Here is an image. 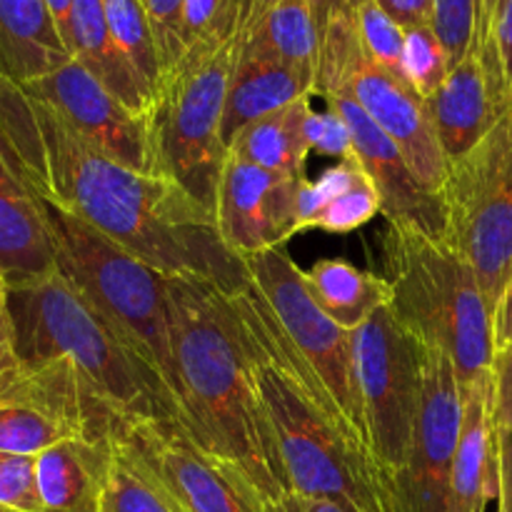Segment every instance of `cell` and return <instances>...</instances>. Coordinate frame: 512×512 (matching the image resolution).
Returning a JSON list of instances; mask_svg holds the SVG:
<instances>
[{"label": "cell", "instance_id": "1", "mask_svg": "<svg viewBox=\"0 0 512 512\" xmlns=\"http://www.w3.org/2000/svg\"><path fill=\"white\" fill-rule=\"evenodd\" d=\"M0 148L33 193L78 215L165 278H203L225 293L250 283L248 265L223 243L215 215L183 185L110 160L5 73Z\"/></svg>", "mask_w": 512, "mask_h": 512}, {"label": "cell", "instance_id": "2", "mask_svg": "<svg viewBox=\"0 0 512 512\" xmlns=\"http://www.w3.org/2000/svg\"><path fill=\"white\" fill-rule=\"evenodd\" d=\"M165 293L180 425L250 490L260 512H275L295 493L250 378L230 293L185 275L165 278Z\"/></svg>", "mask_w": 512, "mask_h": 512}, {"label": "cell", "instance_id": "3", "mask_svg": "<svg viewBox=\"0 0 512 512\" xmlns=\"http://www.w3.org/2000/svg\"><path fill=\"white\" fill-rule=\"evenodd\" d=\"M250 378L278 440L290 490L345 500L358 512H390L373 465L350 448L330 400L253 283L230 293Z\"/></svg>", "mask_w": 512, "mask_h": 512}, {"label": "cell", "instance_id": "4", "mask_svg": "<svg viewBox=\"0 0 512 512\" xmlns=\"http://www.w3.org/2000/svg\"><path fill=\"white\" fill-rule=\"evenodd\" d=\"M8 313L23 365L70 368L118 423H180L178 398L163 373L60 270L38 283L8 288Z\"/></svg>", "mask_w": 512, "mask_h": 512}, {"label": "cell", "instance_id": "5", "mask_svg": "<svg viewBox=\"0 0 512 512\" xmlns=\"http://www.w3.org/2000/svg\"><path fill=\"white\" fill-rule=\"evenodd\" d=\"M383 278L393 288L400 323L425 345L443 348L458 370L460 385L493 375V313L478 275L445 238L390 225L380 240Z\"/></svg>", "mask_w": 512, "mask_h": 512}, {"label": "cell", "instance_id": "6", "mask_svg": "<svg viewBox=\"0 0 512 512\" xmlns=\"http://www.w3.org/2000/svg\"><path fill=\"white\" fill-rule=\"evenodd\" d=\"M33 198L48 230L60 273L138 345L140 353L163 373L175 393L165 275L105 238L70 210L38 193H33Z\"/></svg>", "mask_w": 512, "mask_h": 512}, {"label": "cell", "instance_id": "7", "mask_svg": "<svg viewBox=\"0 0 512 512\" xmlns=\"http://www.w3.org/2000/svg\"><path fill=\"white\" fill-rule=\"evenodd\" d=\"M238 58V35L190 45L160 83L150 113L160 175L183 185L213 215L228 158L220 125Z\"/></svg>", "mask_w": 512, "mask_h": 512}, {"label": "cell", "instance_id": "8", "mask_svg": "<svg viewBox=\"0 0 512 512\" xmlns=\"http://www.w3.org/2000/svg\"><path fill=\"white\" fill-rule=\"evenodd\" d=\"M333 85H343L353 93L360 108L398 145L428 193H443L448 158L440 148L428 100L408 80L390 73L365 53L348 0L330 13L320 38L315 95Z\"/></svg>", "mask_w": 512, "mask_h": 512}, {"label": "cell", "instance_id": "9", "mask_svg": "<svg viewBox=\"0 0 512 512\" xmlns=\"http://www.w3.org/2000/svg\"><path fill=\"white\" fill-rule=\"evenodd\" d=\"M243 260L248 265L250 283L263 295L290 345L298 350L300 360L308 365L330 400L343 438L373 465L355 373L353 330L340 328L323 313L310 293L305 270L293 263L285 248H270Z\"/></svg>", "mask_w": 512, "mask_h": 512}, {"label": "cell", "instance_id": "10", "mask_svg": "<svg viewBox=\"0 0 512 512\" xmlns=\"http://www.w3.org/2000/svg\"><path fill=\"white\" fill-rule=\"evenodd\" d=\"M440 195L445 240L475 270L495 313L512 275V110L465 158L448 165Z\"/></svg>", "mask_w": 512, "mask_h": 512}, {"label": "cell", "instance_id": "11", "mask_svg": "<svg viewBox=\"0 0 512 512\" xmlns=\"http://www.w3.org/2000/svg\"><path fill=\"white\" fill-rule=\"evenodd\" d=\"M353 345L370 458L390 505V490L408 463L413 443L425 350L390 305L353 330Z\"/></svg>", "mask_w": 512, "mask_h": 512}, {"label": "cell", "instance_id": "12", "mask_svg": "<svg viewBox=\"0 0 512 512\" xmlns=\"http://www.w3.org/2000/svg\"><path fill=\"white\" fill-rule=\"evenodd\" d=\"M423 393L408 463L390 490V512H448L450 470L463 430V385L443 348L423 343Z\"/></svg>", "mask_w": 512, "mask_h": 512}, {"label": "cell", "instance_id": "13", "mask_svg": "<svg viewBox=\"0 0 512 512\" xmlns=\"http://www.w3.org/2000/svg\"><path fill=\"white\" fill-rule=\"evenodd\" d=\"M20 85L110 160L140 173L160 175L150 115L120 103L80 60L70 58L53 73Z\"/></svg>", "mask_w": 512, "mask_h": 512}, {"label": "cell", "instance_id": "14", "mask_svg": "<svg viewBox=\"0 0 512 512\" xmlns=\"http://www.w3.org/2000/svg\"><path fill=\"white\" fill-rule=\"evenodd\" d=\"M113 430L185 512H260L250 490L203 453L178 420H115Z\"/></svg>", "mask_w": 512, "mask_h": 512}, {"label": "cell", "instance_id": "15", "mask_svg": "<svg viewBox=\"0 0 512 512\" xmlns=\"http://www.w3.org/2000/svg\"><path fill=\"white\" fill-rule=\"evenodd\" d=\"M298 180L228 153L215 200V225L230 253L250 258L283 248L298 235Z\"/></svg>", "mask_w": 512, "mask_h": 512}, {"label": "cell", "instance_id": "16", "mask_svg": "<svg viewBox=\"0 0 512 512\" xmlns=\"http://www.w3.org/2000/svg\"><path fill=\"white\" fill-rule=\"evenodd\" d=\"M318 95L330 110H335L348 123L355 158L368 170L378 188L385 220L390 225L420 230L433 238H445L443 195L428 193L418 183L398 145L360 108L353 93L343 85H333V88H323Z\"/></svg>", "mask_w": 512, "mask_h": 512}, {"label": "cell", "instance_id": "17", "mask_svg": "<svg viewBox=\"0 0 512 512\" xmlns=\"http://www.w3.org/2000/svg\"><path fill=\"white\" fill-rule=\"evenodd\" d=\"M435 133L448 165L465 158L512 110L503 75L483 63L478 45L448 73L428 100Z\"/></svg>", "mask_w": 512, "mask_h": 512}, {"label": "cell", "instance_id": "18", "mask_svg": "<svg viewBox=\"0 0 512 512\" xmlns=\"http://www.w3.org/2000/svg\"><path fill=\"white\" fill-rule=\"evenodd\" d=\"M463 430L450 470L448 512H488L500 495L493 375L463 390Z\"/></svg>", "mask_w": 512, "mask_h": 512}, {"label": "cell", "instance_id": "19", "mask_svg": "<svg viewBox=\"0 0 512 512\" xmlns=\"http://www.w3.org/2000/svg\"><path fill=\"white\" fill-rule=\"evenodd\" d=\"M108 438H70L35 458L40 512H105Z\"/></svg>", "mask_w": 512, "mask_h": 512}, {"label": "cell", "instance_id": "20", "mask_svg": "<svg viewBox=\"0 0 512 512\" xmlns=\"http://www.w3.org/2000/svg\"><path fill=\"white\" fill-rule=\"evenodd\" d=\"M58 270L38 203L0 148V273L8 288L38 283Z\"/></svg>", "mask_w": 512, "mask_h": 512}, {"label": "cell", "instance_id": "21", "mask_svg": "<svg viewBox=\"0 0 512 512\" xmlns=\"http://www.w3.org/2000/svg\"><path fill=\"white\" fill-rule=\"evenodd\" d=\"M378 213L380 193L358 158L338 160L318 180H298V233H353Z\"/></svg>", "mask_w": 512, "mask_h": 512}, {"label": "cell", "instance_id": "22", "mask_svg": "<svg viewBox=\"0 0 512 512\" xmlns=\"http://www.w3.org/2000/svg\"><path fill=\"white\" fill-rule=\"evenodd\" d=\"M305 95H315V73H305L270 58L240 55L225 98L220 125L223 145L230 148L240 130L275 110L288 108Z\"/></svg>", "mask_w": 512, "mask_h": 512}, {"label": "cell", "instance_id": "23", "mask_svg": "<svg viewBox=\"0 0 512 512\" xmlns=\"http://www.w3.org/2000/svg\"><path fill=\"white\" fill-rule=\"evenodd\" d=\"M70 35H73L70 43L73 58L80 60L120 103L140 115L153 113L155 95L135 73L123 50L115 45L105 15V0H73Z\"/></svg>", "mask_w": 512, "mask_h": 512}, {"label": "cell", "instance_id": "24", "mask_svg": "<svg viewBox=\"0 0 512 512\" xmlns=\"http://www.w3.org/2000/svg\"><path fill=\"white\" fill-rule=\"evenodd\" d=\"M70 58L45 0H0V60L10 78L30 83Z\"/></svg>", "mask_w": 512, "mask_h": 512}, {"label": "cell", "instance_id": "25", "mask_svg": "<svg viewBox=\"0 0 512 512\" xmlns=\"http://www.w3.org/2000/svg\"><path fill=\"white\" fill-rule=\"evenodd\" d=\"M310 110H313V95H305L288 108L255 120L235 135L228 153L258 168L303 178L310 155L308 138H305V120Z\"/></svg>", "mask_w": 512, "mask_h": 512}, {"label": "cell", "instance_id": "26", "mask_svg": "<svg viewBox=\"0 0 512 512\" xmlns=\"http://www.w3.org/2000/svg\"><path fill=\"white\" fill-rule=\"evenodd\" d=\"M305 280L315 303L345 330H358L380 308L393 303V288L388 280L345 260H318L305 270Z\"/></svg>", "mask_w": 512, "mask_h": 512}, {"label": "cell", "instance_id": "27", "mask_svg": "<svg viewBox=\"0 0 512 512\" xmlns=\"http://www.w3.org/2000/svg\"><path fill=\"white\" fill-rule=\"evenodd\" d=\"M320 33L308 0H280L245 40L240 55L270 58L290 68L318 73Z\"/></svg>", "mask_w": 512, "mask_h": 512}, {"label": "cell", "instance_id": "28", "mask_svg": "<svg viewBox=\"0 0 512 512\" xmlns=\"http://www.w3.org/2000/svg\"><path fill=\"white\" fill-rule=\"evenodd\" d=\"M105 512H185L113 428Z\"/></svg>", "mask_w": 512, "mask_h": 512}, {"label": "cell", "instance_id": "29", "mask_svg": "<svg viewBox=\"0 0 512 512\" xmlns=\"http://www.w3.org/2000/svg\"><path fill=\"white\" fill-rule=\"evenodd\" d=\"M105 15H108L115 45L123 50L135 73L145 80L150 93L158 95L160 83H163V68H160L158 45H155L153 28H150L145 0H105Z\"/></svg>", "mask_w": 512, "mask_h": 512}, {"label": "cell", "instance_id": "30", "mask_svg": "<svg viewBox=\"0 0 512 512\" xmlns=\"http://www.w3.org/2000/svg\"><path fill=\"white\" fill-rule=\"evenodd\" d=\"M348 3L353 8L355 25H358L365 53L378 65L388 68L390 73L405 78V30L380 8L378 0H348Z\"/></svg>", "mask_w": 512, "mask_h": 512}, {"label": "cell", "instance_id": "31", "mask_svg": "<svg viewBox=\"0 0 512 512\" xmlns=\"http://www.w3.org/2000/svg\"><path fill=\"white\" fill-rule=\"evenodd\" d=\"M403 68L408 83L423 95L425 100L438 93L445 83L448 73L453 70L448 58V50L440 43L433 25H418V28L405 30V53Z\"/></svg>", "mask_w": 512, "mask_h": 512}, {"label": "cell", "instance_id": "32", "mask_svg": "<svg viewBox=\"0 0 512 512\" xmlns=\"http://www.w3.org/2000/svg\"><path fill=\"white\" fill-rule=\"evenodd\" d=\"M480 0H435L433 30L448 50L450 65H458L470 53L478 33Z\"/></svg>", "mask_w": 512, "mask_h": 512}, {"label": "cell", "instance_id": "33", "mask_svg": "<svg viewBox=\"0 0 512 512\" xmlns=\"http://www.w3.org/2000/svg\"><path fill=\"white\" fill-rule=\"evenodd\" d=\"M150 28L158 45L163 78L180 63L188 45H185V0H145Z\"/></svg>", "mask_w": 512, "mask_h": 512}, {"label": "cell", "instance_id": "34", "mask_svg": "<svg viewBox=\"0 0 512 512\" xmlns=\"http://www.w3.org/2000/svg\"><path fill=\"white\" fill-rule=\"evenodd\" d=\"M235 20H238V0H185V45L190 48L210 38L238 35Z\"/></svg>", "mask_w": 512, "mask_h": 512}, {"label": "cell", "instance_id": "35", "mask_svg": "<svg viewBox=\"0 0 512 512\" xmlns=\"http://www.w3.org/2000/svg\"><path fill=\"white\" fill-rule=\"evenodd\" d=\"M0 505L40 512L38 490H35V458L0 453Z\"/></svg>", "mask_w": 512, "mask_h": 512}, {"label": "cell", "instance_id": "36", "mask_svg": "<svg viewBox=\"0 0 512 512\" xmlns=\"http://www.w3.org/2000/svg\"><path fill=\"white\" fill-rule=\"evenodd\" d=\"M305 138H308L310 153L318 150L320 155H330V158L348 160L355 158L353 135H350L348 123L340 118L335 110H310L308 120H305Z\"/></svg>", "mask_w": 512, "mask_h": 512}, {"label": "cell", "instance_id": "37", "mask_svg": "<svg viewBox=\"0 0 512 512\" xmlns=\"http://www.w3.org/2000/svg\"><path fill=\"white\" fill-rule=\"evenodd\" d=\"M493 423L498 430H512V345L493 360Z\"/></svg>", "mask_w": 512, "mask_h": 512}, {"label": "cell", "instance_id": "38", "mask_svg": "<svg viewBox=\"0 0 512 512\" xmlns=\"http://www.w3.org/2000/svg\"><path fill=\"white\" fill-rule=\"evenodd\" d=\"M483 45H493L495 48L500 70H503V80L512 95V0H505L503 3L498 18H495L493 33H490L488 43Z\"/></svg>", "mask_w": 512, "mask_h": 512}, {"label": "cell", "instance_id": "39", "mask_svg": "<svg viewBox=\"0 0 512 512\" xmlns=\"http://www.w3.org/2000/svg\"><path fill=\"white\" fill-rule=\"evenodd\" d=\"M380 8L403 30L418 25H433L435 0H378Z\"/></svg>", "mask_w": 512, "mask_h": 512}, {"label": "cell", "instance_id": "40", "mask_svg": "<svg viewBox=\"0 0 512 512\" xmlns=\"http://www.w3.org/2000/svg\"><path fill=\"white\" fill-rule=\"evenodd\" d=\"M20 373H23V360H20L18 350H15L10 313H5L0 315V393H3Z\"/></svg>", "mask_w": 512, "mask_h": 512}, {"label": "cell", "instance_id": "41", "mask_svg": "<svg viewBox=\"0 0 512 512\" xmlns=\"http://www.w3.org/2000/svg\"><path fill=\"white\" fill-rule=\"evenodd\" d=\"M498 475V512H512V430H498Z\"/></svg>", "mask_w": 512, "mask_h": 512}, {"label": "cell", "instance_id": "42", "mask_svg": "<svg viewBox=\"0 0 512 512\" xmlns=\"http://www.w3.org/2000/svg\"><path fill=\"white\" fill-rule=\"evenodd\" d=\"M493 343L495 353L510 348L512 345V275L505 285L503 295H500L498 305H495L493 313Z\"/></svg>", "mask_w": 512, "mask_h": 512}, {"label": "cell", "instance_id": "43", "mask_svg": "<svg viewBox=\"0 0 512 512\" xmlns=\"http://www.w3.org/2000/svg\"><path fill=\"white\" fill-rule=\"evenodd\" d=\"M278 3L280 0H238V20H235V33H238V38H248Z\"/></svg>", "mask_w": 512, "mask_h": 512}, {"label": "cell", "instance_id": "44", "mask_svg": "<svg viewBox=\"0 0 512 512\" xmlns=\"http://www.w3.org/2000/svg\"><path fill=\"white\" fill-rule=\"evenodd\" d=\"M275 512H358L345 500H330V498H300V495H290L283 505Z\"/></svg>", "mask_w": 512, "mask_h": 512}, {"label": "cell", "instance_id": "45", "mask_svg": "<svg viewBox=\"0 0 512 512\" xmlns=\"http://www.w3.org/2000/svg\"><path fill=\"white\" fill-rule=\"evenodd\" d=\"M50 15H53V23L58 28L60 38H63L65 48L70 50V43H73V35H70V18H73V0H45ZM73 55V53H70Z\"/></svg>", "mask_w": 512, "mask_h": 512}, {"label": "cell", "instance_id": "46", "mask_svg": "<svg viewBox=\"0 0 512 512\" xmlns=\"http://www.w3.org/2000/svg\"><path fill=\"white\" fill-rule=\"evenodd\" d=\"M503 3L505 0H480V18H478V33H475V45L488 43L490 33H493L495 18H498Z\"/></svg>", "mask_w": 512, "mask_h": 512}, {"label": "cell", "instance_id": "47", "mask_svg": "<svg viewBox=\"0 0 512 512\" xmlns=\"http://www.w3.org/2000/svg\"><path fill=\"white\" fill-rule=\"evenodd\" d=\"M340 3H343V0H308L310 10H313L315 23H318V28H320V33H323L325 23H328L330 13H333V10L338 8Z\"/></svg>", "mask_w": 512, "mask_h": 512}, {"label": "cell", "instance_id": "48", "mask_svg": "<svg viewBox=\"0 0 512 512\" xmlns=\"http://www.w3.org/2000/svg\"><path fill=\"white\" fill-rule=\"evenodd\" d=\"M8 313V283H5L3 273H0V315Z\"/></svg>", "mask_w": 512, "mask_h": 512}, {"label": "cell", "instance_id": "49", "mask_svg": "<svg viewBox=\"0 0 512 512\" xmlns=\"http://www.w3.org/2000/svg\"><path fill=\"white\" fill-rule=\"evenodd\" d=\"M0 512H23V510H15V508H8V505H0Z\"/></svg>", "mask_w": 512, "mask_h": 512}, {"label": "cell", "instance_id": "50", "mask_svg": "<svg viewBox=\"0 0 512 512\" xmlns=\"http://www.w3.org/2000/svg\"><path fill=\"white\" fill-rule=\"evenodd\" d=\"M0 73H5V65H3V60H0ZM8 75V73H5Z\"/></svg>", "mask_w": 512, "mask_h": 512}]
</instances>
